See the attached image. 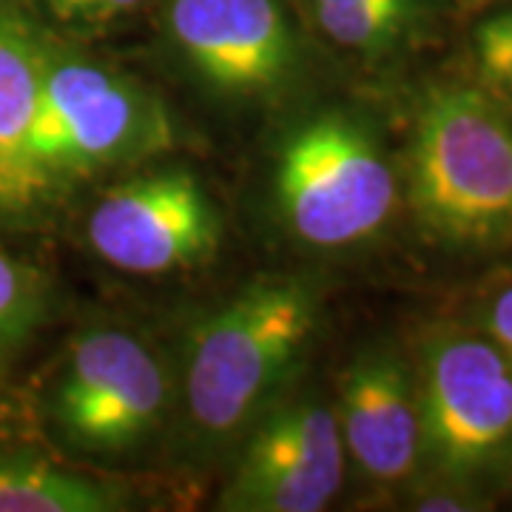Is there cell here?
Masks as SVG:
<instances>
[{
    "mask_svg": "<svg viewBox=\"0 0 512 512\" xmlns=\"http://www.w3.org/2000/svg\"><path fill=\"white\" fill-rule=\"evenodd\" d=\"M319 322L305 279H265L202 319L185 356L188 424L205 447L245 433L291 379Z\"/></svg>",
    "mask_w": 512,
    "mask_h": 512,
    "instance_id": "1",
    "label": "cell"
},
{
    "mask_svg": "<svg viewBox=\"0 0 512 512\" xmlns=\"http://www.w3.org/2000/svg\"><path fill=\"white\" fill-rule=\"evenodd\" d=\"M410 205L450 242L512 231V117L490 94L439 86L421 103L410 148Z\"/></svg>",
    "mask_w": 512,
    "mask_h": 512,
    "instance_id": "2",
    "label": "cell"
},
{
    "mask_svg": "<svg viewBox=\"0 0 512 512\" xmlns=\"http://www.w3.org/2000/svg\"><path fill=\"white\" fill-rule=\"evenodd\" d=\"M174 143L165 106L126 74L83 57H46L29 157L43 197L148 160Z\"/></svg>",
    "mask_w": 512,
    "mask_h": 512,
    "instance_id": "3",
    "label": "cell"
},
{
    "mask_svg": "<svg viewBox=\"0 0 512 512\" xmlns=\"http://www.w3.org/2000/svg\"><path fill=\"white\" fill-rule=\"evenodd\" d=\"M276 208L311 248H350L390 220L399 180L379 140L348 114H319L293 128L276 157Z\"/></svg>",
    "mask_w": 512,
    "mask_h": 512,
    "instance_id": "4",
    "label": "cell"
},
{
    "mask_svg": "<svg viewBox=\"0 0 512 512\" xmlns=\"http://www.w3.org/2000/svg\"><path fill=\"white\" fill-rule=\"evenodd\" d=\"M421 453L441 473L473 476L512 450V365L493 339L439 330L419 382Z\"/></svg>",
    "mask_w": 512,
    "mask_h": 512,
    "instance_id": "5",
    "label": "cell"
},
{
    "mask_svg": "<svg viewBox=\"0 0 512 512\" xmlns=\"http://www.w3.org/2000/svg\"><path fill=\"white\" fill-rule=\"evenodd\" d=\"M165 404L168 379L154 350L128 330L92 328L69 348L52 413L72 447L120 456L157 433Z\"/></svg>",
    "mask_w": 512,
    "mask_h": 512,
    "instance_id": "6",
    "label": "cell"
},
{
    "mask_svg": "<svg viewBox=\"0 0 512 512\" xmlns=\"http://www.w3.org/2000/svg\"><path fill=\"white\" fill-rule=\"evenodd\" d=\"M86 237L111 268L154 276L211 259L222 222L191 171L163 168L109 188L94 202Z\"/></svg>",
    "mask_w": 512,
    "mask_h": 512,
    "instance_id": "7",
    "label": "cell"
},
{
    "mask_svg": "<svg viewBox=\"0 0 512 512\" xmlns=\"http://www.w3.org/2000/svg\"><path fill=\"white\" fill-rule=\"evenodd\" d=\"M345 444L333 407L305 396L262 413L220 495V510H325L345 481Z\"/></svg>",
    "mask_w": 512,
    "mask_h": 512,
    "instance_id": "8",
    "label": "cell"
},
{
    "mask_svg": "<svg viewBox=\"0 0 512 512\" xmlns=\"http://www.w3.org/2000/svg\"><path fill=\"white\" fill-rule=\"evenodd\" d=\"M165 26L191 72L237 100L279 92L296 69V35L279 0H168Z\"/></svg>",
    "mask_w": 512,
    "mask_h": 512,
    "instance_id": "9",
    "label": "cell"
},
{
    "mask_svg": "<svg viewBox=\"0 0 512 512\" xmlns=\"http://www.w3.org/2000/svg\"><path fill=\"white\" fill-rule=\"evenodd\" d=\"M333 413L345 453L362 476L376 484L413 476L424 458L419 387L393 350L367 348L350 362Z\"/></svg>",
    "mask_w": 512,
    "mask_h": 512,
    "instance_id": "10",
    "label": "cell"
},
{
    "mask_svg": "<svg viewBox=\"0 0 512 512\" xmlns=\"http://www.w3.org/2000/svg\"><path fill=\"white\" fill-rule=\"evenodd\" d=\"M46 57L49 52L23 20L0 15V211L6 214L29 211L43 200L29 137Z\"/></svg>",
    "mask_w": 512,
    "mask_h": 512,
    "instance_id": "11",
    "label": "cell"
},
{
    "mask_svg": "<svg viewBox=\"0 0 512 512\" xmlns=\"http://www.w3.org/2000/svg\"><path fill=\"white\" fill-rule=\"evenodd\" d=\"M123 498L100 481L46 461H0V512H111Z\"/></svg>",
    "mask_w": 512,
    "mask_h": 512,
    "instance_id": "12",
    "label": "cell"
},
{
    "mask_svg": "<svg viewBox=\"0 0 512 512\" xmlns=\"http://www.w3.org/2000/svg\"><path fill=\"white\" fill-rule=\"evenodd\" d=\"M319 29L350 52L376 57L393 49L416 18L390 0H311Z\"/></svg>",
    "mask_w": 512,
    "mask_h": 512,
    "instance_id": "13",
    "label": "cell"
},
{
    "mask_svg": "<svg viewBox=\"0 0 512 512\" xmlns=\"http://www.w3.org/2000/svg\"><path fill=\"white\" fill-rule=\"evenodd\" d=\"M43 313V285L40 276L0 254V345L15 342L35 328Z\"/></svg>",
    "mask_w": 512,
    "mask_h": 512,
    "instance_id": "14",
    "label": "cell"
},
{
    "mask_svg": "<svg viewBox=\"0 0 512 512\" xmlns=\"http://www.w3.org/2000/svg\"><path fill=\"white\" fill-rule=\"evenodd\" d=\"M473 55L481 80L498 94L512 97V6L478 23Z\"/></svg>",
    "mask_w": 512,
    "mask_h": 512,
    "instance_id": "15",
    "label": "cell"
},
{
    "mask_svg": "<svg viewBox=\"0 0 512 512\" xmlns=\"http://www.w3.org/2000/svg\"><path fill=\"white\" fill-rule=\"evenodd\" d=\"M57 20L77 29H100L131 15L143 0H43Z\"/></svg>",
    "mask_w": 512,
    "mask_h": 512,
    "instance_id": "16",
    "label": "cell"
},
{
    "mask_svg": "<svg viewBox=\"0 0 512 512\" xmlns=\"http://www.w3.org/2000/svg\"><path fill=\"white\" fill-rule=\"evenodd\" d=\"M484 325H487V336L493 339L512 365V285L495 296Z\"/></svg>",
    "mask_w": 512,
    "mask_h": 512,
    "instance_id": "17",
    "label": "cell"
},
{
    "mask_svg": "<svg viewBox=\"0 0 512 512\" xmlns=\"http://www.w3.org/2000/svg\"><path fill=\"white\" fill-rule=\"evenodd\" d=\"M419 510L427 512H450V510H473L461 495H447V493H436L427 495L419 501Z\"/></svg>",
    "mask_w": 512,
    "mask_h": 512,
    "instance_id": "18",
    "label": "cell"
},
{
    "mask_svg": "<svg viewBox=\"0 0 512 512\" xmlns=\"http://www.w3.org/2000/svg\"><path fill=\"white\" fill-rule=\"evenodd\" d=\"M390 3H396V6H402V9H407V12H413V15H416L424 0H390Z\"/></svg>",
    "mask_w": 512,
    "mask_h": 512,
    "instance_id": "19",
    "label": "cell"
}]
</instances>
